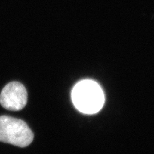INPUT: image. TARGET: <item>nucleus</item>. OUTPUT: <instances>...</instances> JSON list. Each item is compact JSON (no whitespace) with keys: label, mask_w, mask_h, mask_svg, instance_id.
Listing matches in <instances>:
<instances>
[{"label":"nucleus","mask_w":154,"mask_h":154,"mask_svg":"<svg viewBox=\"0 0 154 154\" xmlns=\"http://www.w3.org/2000/svg\"><path fill=\"white\" fill-rule=\"evenodd\" d=\"M33 133L21 119L8 116H0V141L18 147L28 146L33 140Z\"/></svg>","instance_id":"nucleus-2"},{"label":"nucleus","mask_w":154,"mask_h":154,"mask_svg":"<svg viewBox=\"0 0 154 154\" xmlns=\"http://www.w3.org/2000/svg\"><path fill=\"white\" fill-rule=\"evenodd\" d=\"M27 91L22 84L18 82L8 83L0 94V104L12 111H18L25 107L27 103Z\"/></svg>","instance_id":"nucleus-3"},{"label":"nucleus","mask_w":154,"mask_h":154,"mask_svg":"<svg viewBox=\"0 0 154 154\" xmlns=\"http://www.w3.org/2000/svg\"><path fill=\"white\" fill-rule=\"evenodd\" d=\"M71 97L76 109L88 114L100 111L105 102L101 87L91 80H84L77 83L72 90Z\"/></svg>","instance_id":"nucleus-1"}]
</instances>
